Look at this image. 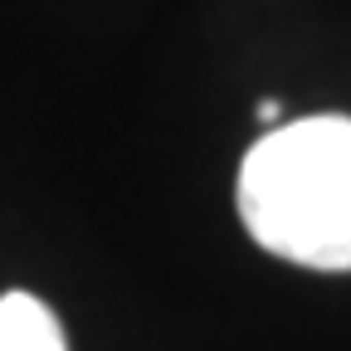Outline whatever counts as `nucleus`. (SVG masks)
<instances>
[{"instance_id": "obj_1", "label": "nucleus", "mask_w": 351, "mask_h": 351, "mask_svg": "<svg viewBox=\"0 0 351 351\" xmlns=\"http://www.w3.org/2000/svg\"><path fill=\"white\" fill-rule=\"evenodd\" d=\"M239 219L258 249L317 274H351V117H298L244 152Z\"/></svg>"}, {"instance_id": "obj_2", "label": "nucleus", "mask_w": 351, "mask_h": 351, "mask_svg": "<svg viewBox=\"0 0 351 351\" xmlns=\"http://www.w3.org/2000/svg\"><path fill=\"white\" fill-rule=\"evenodd\" d=\"M0 351H69L54 307L25 288L0 293Z\"/></svg>"}]
</instances>
